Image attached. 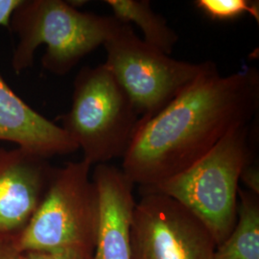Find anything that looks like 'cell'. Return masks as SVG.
I'll return each mask as SVG.
<instances>
[{"label": "cell", "mask_w": 259, "mask_h": 259, "mask_svg": "<svg viewBox=\"0 0 259 259\" xmlns=\"http://www.w3.org/2000/svg\"><path fill=\"white\" fill-rule=\"evenodd\" d=\"M132 259H213L217 244L194 213L166 195L141 194L130 228Z\"/></svg>", "instance_id": "52a82bcc"}, {"label": "cell", "mask_w": 259, "mask_h": 259, "mask_svg": "<svg viewBox=\"0 0 259 259\" xmlns=\"http://www.w3.org/2000/svg\"><path fill=\"white\" fill-rule=\"evenodd\" d=\"M237 221L213 259H259V196L238 189Z\"/></svg>", "instance_id": "8fae6325"}, {"label": "cell", "mask_w": 259, "mask_h": 259, "mask_svg": "<svg viewBox=\"0 0 259 259\" xmlns=\"http://www.w3.org/2000/svg\"><path fill=\"white\" fill-rule=\"evenodd\" d=\"M250 127L232 130L185 171L139 191L166 195L184 204L207 227L218 246L235 227L241 173L254 160Z\"/></svg>", "instance_id": "3957f363"}, {"label": "cell", "mask_w": 259, "mask_h": 259, "mask_svg": "<svg viewBox=\"0 0 259 259\" xmlns=\"http://www.w3.org/2000/svg\"><path fill=\"white\" fill-rule=\"evenodd\" d=\"M104 47V64L128 94L143 122L217 66L209 61L194 64L173 59L146 44L131 24L124 22Z\"/></svg>", "instance_id": "8992f818"}, {"label": "cell", "mask_w": 259, "mask_h": 259, "mask_svg": "<svg viewBox=\"0 0 259 259\" xmlns=\"http://www.w3.org/2000/svg\"><path fill=\"white\" fill-rule=\"evenodd\" d=\"M25 259H97L94 253H85L78 251H61V252H38L31 251L24 253Z\"/></svg>", "instance_id": "5bb4252c"}, {"label": "cell", "mask_w": 259, "mask_h": 259, "mask_svg": "<svg viewBox=\"0 0 259 259\" xmlns=\"http://www.w3.org/2000/svg\"><path fill=\"white\" fill-rule=\"evenodd\" d=\"M91 170L83 159L56 168L37 211L17 238L21 252L94 253L99 204Z\"/></svg>", "instance_id": "5b68a950"}, {"label": "cell", "mask_w": 259, "mask_h": 259, "mask_svg": "<svg viewBox=\"0 0 259 259\" xmlns=\"http://www.w3.org/2000/svg\"><path fill=\"white\" fill-rule=\"evenodd\" d=\"M113 17L124 23L137 24L142 31L143 40L170 55L179 36L167 24L166 19L156 13L148 0H106Z\"/></svg>", "instance_id": "7c38bea8"}, {"label": "cell", "mask_w": 259, "mask_h": 259, "mask_svg": "<svg viewBox=\"0 0 259 259\" xmlns=\"http://www.w3.org/2000/svg\"><path fill=\"white\" fill-rule=\"evenodd\" d=\"M0 140L14 143L47 159L79 150L65 130L19 98L1 74Z\"/></svg>", "instance_id": "30bf717a"}, {"label": "cell", "mask_w": 259, "mask_h": 259, "mask_svg": "<svg viewBox=\"0 0 259 259\" xmlns=\"http://www.w3.org/2000/svg\"><path fill=\"white\" fill-rule=\"evenodd\" d=\"M240 181L247 187V190L259 196L258 165L251 162L245 167L241 173Z\"/></svg>", "instance_id": "9a60e30c"}, {"label": "cell", "mask_w": 259, "mask_h": 259, "mask_svg": "<svg viewBox=\"0 0 259 259\" xmlns=\"http://www.w3.org/2000/svg\"><path fill=\"white\" fill-rule=\"evenodd\" d=\"M122 23L113 16L83 13L63 0H23L11 20L19 38L12 67L19 74L32 66L37 47L45 45L42 67L57 76L67 74Z\"/></svg>", "instance_id": "7a4b0ae2"}, {"label": "cell", "mask_w": 259, "mask_h": 259, "mask_svg": "<svg viewBox=\"0 0 259 259\" xmlns=\"http://www.w3.org/2000/svg\"><path fill=\"white\" fill-rule=\"evenodd\" d=\"M197 8L215 20H231L249 14L259 21L258 1L249 0H197Z\"/></svg>", "instance_id": "4fadbf2b"}, {"label": "cell", "mask_w": 259, "mask_h": 259, "mask_svg": "<svg viewBox=\"0 0 259 259\" xmlns=\"http://www.w3.org/2000/svg\"><path fill=\"white\" fill-rule=\"evenodd\" d=\"M62 121L92 166L123 158L143 122L105 64L84 66L76 75L72 104Z\"/></svg>", "instance_id": "277c9868"}, {"label": "cell", "mask_w": 259, "mask_h": 259, "mask_svg": "<svg viewBox=\"0 0 259 259\" xmlns=\"http://www.w3.org/2000/svg\"><path fill=\"white\" fill-rule=\"evenodd\" d=\"M0 259H25L17 246V238L0 235Z\"/></svg>", "instance_id": "2e32d148"}, {"label": "cell", "mask_w": 259, "mask_h": 259, "mask_svg": "<svg viewBox=\"0 0 259 259\" xmlns=\"http://www.w3.org/2000/svg\"><path fill=\"white\" fill-rule=\"evenodd\" d=\"M99 204L94 255L97 259H132L130 228L136 200L135 184L121 168L97 164L92 174Z\"/></svg>", "instance_id": "9c48e42d"}, {"label": "cell", "mask_w": 259, "mask_h": 259, "mask_svg": "<svg viewBox=\"0 0 259 259\" xmlns=\"http://www.w3.org/2000/svg\"><path fill=\"white\" fill-rule=\"evenodd\" d=\"M56 168L25 149L0 147V235L18 238L41 203Z\"/></svg>", "instance_id": "ba28073f"}, {"label": "cell", "mask_w": 259, "mask_h": 259, "mask_svg": "<svg viewBox=\"0 0 259 259\" xmlns=\"http://www.w3.org/2000/svg\"><path fill=\"white\" fill-rule=\"evenodd\" d=\"M23 0H0V26L11 28L14 13Z\"/></svg>", "instance_id": "e0dca14e"}, {"label": "cell", "mask_w": 259, "mask_h": 259, "mask_svg": "<svg viewBox=\"0 0 259 259\" xmlns=\"http://www.w3.org/2000/svg\"><path fill=\"white\" fill-rule=\"evenodd\" d=\"M258 109V70L245 66L223 77L216 66L142 122L121 169L139 188L159 184L194 164L232 130L250 124Z\"/></svg>", "instance_id": "6da1fadb"}]
</instances>
